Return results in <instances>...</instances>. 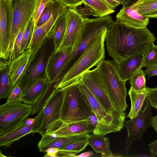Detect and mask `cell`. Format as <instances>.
<instances>
[{
    "mask_svg": "<svg viewBox=\"0 0 157 157\" xmlns=\"http://www.w3.org/2000/svg\"><path fill=\"white\" fill-rule=\"evenodd\" d=\"M65 14L66 27L63 41L58 48L73 46L81 31L84 19L77 11L75 8L67 7Z\"/></svg>",
    "mask_w": 157,
    "mask_h": 157,
    "instance_id": "cell-15",
    "label": "cell"
},
{
    "mask_svg": "<svg viewBox=\"0 0 157 157\" xmlns=\"http://www.w3.org/2000/svg\"><path fill=\"white\" fill-rule=\"evenodd\" d=\"M59 151V149L54 147H51L48 148L45 151L46 154L44 157H56V155Z\"/></svg>",
    "mask_w": 157,
    "mask_h": 157,
    "instance_id": "cell-42",
    "label": "cell"
},
{
    "mask_svg": "<svg viewBox=\"0 0 157 157\" xmlns=\"http://www.w3.org/2000/svg\"><path fill=\"white\" fill-rule=\"evenodd\" d=\"M148 149L151 156L155 157L157 155V139L148 145Z\"/></svg>",
    "mask_w": 157,
    "mask_h": 157,
    "instance_id": "cell-43",
    "label": "cell"
},
{
    "mask_svg": "<svg viewBox=\"0 0 157 157\" xmlns=\"http://www.w3.org/2000/svg\"><path fill=\"white\" fill-rule=\"evenodd\" d=\"M0 155H2L1 157H3V156L4 157H6V156L5 155H3L2 154L1 151H0Z\"/></svg>",
    "mask_w": 157,
    "mask_h": 157,
    "instance_id": "cell-51",
    "label": "cell"
},
{
    "mask_svg": "<svg viewBox=\"0 0 157 157\" xmlns=\"http://www.w3.org/2000/svg\"><path fill=\"white\" fill-rule=\"evenodd\" d=\"M88 144V141L87 139L70 144L59 149L75 151L78 153L84 150Z\"/></svg>",
    "mask_w": 157,
    "mask_h": 157,
    "instance_id": "cell-34",
    "label": "cell"
},
{
    "mask_svg": "<svg viewBox=\"0 0 157 157\" xmlns=\"http://www.w3.org/2000/svg\"><path fill=\"white\" fill-rule=\"evenodd\" d=\"M130 87L137 90L146 88L145 75L142 68L138 70L129 80Z\"/></svg>",
    "mask_w": 157,
    "mask_h": 157,
    "instance_id": "cell-30",
    "label": "cell"
},
{
    "mask_svg": "<svg viewBox=\"0 0 157 157\" xmlns=\"http://www.w3.org/2000/svg\"><path fill=\"white\" fill-rule=\"evenodd\" d=\"M43 108L34 118L33 124L31 125H25L13 131L0 136V147L4 148H11V145L21 137L30 133L33 135L37 131L40 127L43 113Z\"/></svg>",
    "mask_w": 157,
    "mask_h": 157,
    "instance_id": "cell-16",
    "label": "cell"
},
{
    "mask_svg": "<svg viewBox=\"0 0 157 157\" xmlns=\"http://www.w3.org/2000/svg\"><path fill=\"white\" fill-rule=\"evenodd\" d=\"M88 144L97 153H100L103 157H113L110 148L109 139L105 135H89L87 138Z\"/></svg>",
    "mask_w": 157,
    "mask_h": 157,
    "instance_id": "cell-21",
    "label": "cell"
},
{
    "mask_svg": "<svg viewBox=\"0 0 157 157\" xmlns=\"http://www.w3.org/2000/svg\"><path fill=\"white\" fill-rule=\"evenodd\" d=\"M151 125L154 128L157 134V115L152 117Z\"/></svg>",
    "mask_w": 157,
    "mask_h": 157,
    "instance_id": "cell-45",
    "label": "cell"
},
{
    "mask_svg": "<svg viewBox=\"0 0 157 157\" xmlns=\"http://www.w3.org/2000/svg\"><path fill=\"white\" fill-rule=\"evenodd\" d=\"M67 8L56 1L55 7L50 18L45 23L35 28L32 40L28 48L33 53L37 51L46 39L51 35L57 19L65 13Z\"/></svg>",
    "mask_w": 157,
    "mask_h": 157,
    "instance_id": "cell-12",
    "label": "cell"
},
{
    "mask_svg": "<svg viewBox=\"0 0 157 157\" xmlns=\"http://www.w3.org/2000/svg\"><path fill=\"white\" fill-rule=\"evenodd\" d=\"M55 0H51L47 4L38 19L36 26L45 23L50 18L55 7Z\"/></svg>",
    "mask_w": 157,
    "mask_h": 157,
    "instance_id": "cell-32",
    "label": "cell"
},
{
    "mask_svg": "<svg viewBox=\"0 0 157 157\" xmlns=\"http://www.w3.org/2000/svg\"><path fill=\"white\" fill-rule=\"evenodd\" d=\"M76 9L84 19H89V17L90 16L97 17L95 12L88 6L85 5L83 7L78 6L76 7Z\"/></svg>",
    "mask_w": 157,
    "mask_h": 157,
    "instance_id": "cell-37",
    "label": "cell"
},
{
    "mask_svg": "<svg viewBox=\"0 0 157 157\" xmlns=\"http://www.w3.org/2000/svg\"><path fill=\"white\" fill-rule=\"evenodd\" d=\"M66 17L64 13L58 18L53 27L51 35L55 50L60 47L63 41L66 31Z\"/></svg>",
    "mask_w": 157,
    "mask_h": 157,
    "instance_id": "cell-26",
    "label": "cell"
},
{
    "mask_svg": "<svg viewBox=\"0 0 157 157\" xmlns=\"http://www.w3.org/2000/svg\"><path fill=\"white\" fill-rule=\"evenodd\" d=\"M33 53L28 48L12 60L9 65L8 74L11 86L17 83L31 59Z\"/></svg>",
    "mask_w": 157,
    "mask_h": 157,
    "instance_id": "cell-18",
    "label": "cell"
},
{
    "mask_svg": "<svg viewBox=\"0 0 157 157\" xmlns=\"http://www.w3.org/2000/svg\"><path fill=\"white\" fill-rule=\"evenodd\" d=\"M151 106L146 98L144 107L136 116L130 120H125L124 127L127 129L128 136L124 145L125 151L129 150L132 143L140 140L147 129L151 125Z\"/></svg>",
    "mask_w": 157,
    "mask_h": 157,
    "instance_id": "cell-10",
    "label": "cell"
},
{
    "mask_svg": "<svg viewBox=\"0 0 157 157\" xmlns=\"http://www.w3.org/2000/svg\"><path fill=\"white\" fill-rule=\"evenodd\" d=\"M64 98L60 115L63 123L86 120L93 112L84 94L73 83L61 88Z\"/></svg>",
    "mask_w": 157,
    "mask_h": 157,
    "instance_id": "cell-6",
    "label": "cell"
},
{
    "mask_svg": "<svg viewBox=\"0 0 157 157\" xmlns=\"http://www.w3.org/2000/svg\"><path fill=\"white\" fill-rule=\"evenodd\" d=\"M131 102L130 111L127 116L132 119L137 116L144 105L147 95V88L139 90L130 87L128 92Z\"/></svg>",
    "mask_w": 157,
    "mask_h": 157,
    "instance_id": "cell-20",
    "label": "cell"
},
{
    "mask_svg": "<svg viewBox=\"0 0 157 157\" xmlns=\"http://www.w3.org/2000/svg\"><path fill=\"white\" fill-rule=\"evenodd\" d=\"M116 17V21L136 28L146 27L150 18L141 15L129 6H123Z\"/></svg>",
    "mask_w": 157,
    "mask_h": 157,
    "instance_id": "cell-17",
    "label": "cell"
},
{
    "mask_svg": "<svg viewBox=\"0 0 157 157\" xmlns=\"http://www.w3.org/2000/svg\"><path fill=\"white\" fill-rule=\"evenodd\" d=\"M83 4L90 7L98 17L109 15L115 11L108 3L104 0H82Z\"/></svg>",
    "mask_w": 157,
    "mask_h": 157,
    "instance_id": "cell-27",
    "label": "cell"
},
{
    "mask_svg": "<svg viewBox=\"0 0 157 157\" xmlns=\"http://www.w3.org/2000/svg\"><path fill=\"white\" fill-rule=\"evenodd\" d=\"M94 155L92 151H88L82 153L78 155H76L75 157H88Z\"/></svg>",
    "mask_w": 157,
    "mask_h": 157,
    "instance_id": "cell-47",
    "label": "cell"
},
{
    "mask_svg": "<svg viewBox=\"0 0 157 157\" xmlns=\"http://www.w3.org/2000/svg\"><path fill=\"white\" fill-rule=\"evenodd\" d=\"M113 21L110 15L84 19L81 31L72 47L71 52L66 64L56 79L55 83L59 82L88 47L104 30L110 27Z\"/></svg>",
    "mask_w": 157,
    "mask_h": 157,
    "instance_id": "cell-2",
    "label": "cell"
},
{
    "mask_svg": "<svg viewBox=\"0 0 157 157\" xmlns=\"http://www.w3.org/2000/svg\"><path fill=\"white\" fill-rule=\"evenodd\" d=\"M68 8H75L83 3L82 0H55Z\"/></svg>",
    "mask_w": 157,
    "mask_h": 157,
    "instance_id": "cell-39",
    "label": "cell"
},
{
    "mask_svg": "<svg viewBox=\"0 0 157 157\" xmlns=\"http://www.w3.org/2000/svg\"><path fill=\"white\" fill-rule=\"evenodd\" d=\"M109 114L117 110L113 107L102 83L97 67L89 70L79 79Z\"/></svg>",
    "mask_w": 157,
    "mask_h": 157,
    "instance_id": "cell-11",
    "label": "cell"
},
{
    "mask_svg": "<svg viewBox=\"0 0 157 157\" xmlns=\"http://www.w3.org/2000/svg\"><path fill=\"white\" fill-rule=\"evenodd\" d=\"M37 0H11L12 22L8 49L10 58L15 41L22 28L33 18Z\"/></svg>",
    "mask_w": 157,
    "mask_h": 157,
    "instance_id": "cell-8",
    "label": "cell"
},
{
    "mask_svg": "<svg viewBox=\"0 0 157 157\" xmlns=\"http://www.w3.org/2000/svg\"><path fill=\"white\" fill-rule=\"evenodd\" d=\"M126 6H130L143 16H147L157 10V0H141Z\"/></svg>",
    "mask_w": 157,
    "mask_h": 157,
    "instance_id": "cell-28",
    "label": "cell"
},
{
    "mask_svg": "<svg viewBox=\"0 0 157 157\" xmlns=\"http://www.w3.org/2000/svg\"><path fill=\"white\" fill-rule=\"evenodd\" d=\"M86 120L87 126L86 133H88L93 132L97 125V117L95 113H93L88 117Z\"/></svg>",
    "mask_w": 157,
    "mask_h": 157,
    "instance_id": "cell-38",
    "label": "cell"
},
{
    "mask_svg": "<svg viewBox=\"0 0 157 157\" xmlns=\"http://www.w3.org/2000/svg\"><path fill=\"white\" fill-rule=\"evenodd\" d=\"M97 67L104 88L114 108L124 112L128 106L126 82L121 78L117 64L113 60L103 59Z\"/></svg>",
    "mask_w": 157,
    "mask_h": 157,
    "instance_id": "cell-4",
    "label": "cell"
},
{
    "mask_svg": "<svg viewBox=\"0 0 157 157\" xmlns=\"http://www.w3.org/2000/svg\"><path fill=\"white\" fill-rule=\"evenodd\" d=\"M108 3L112 7L113 9H115L120 4L114 0H104Z\"/></svg>",
    "mask_w": 157,
    "mask_h": 157,
    "instance_id": "cell-46",
    "label": "cell"
},
{
    "mask_svg": "<svg viewBox=\"0 0 157 157\" xmlns=\"http://www.w3.org/2000/svg\"><path fill=\"white\" fill-rule=\"evenodd\" d=\"M144 54L132 56L117 65V70L122 80L126 82L139 69L141 65Z\"/></svg>",
    "mask_w": 157,
    "mask_h": 157,
    "instance_id": "cell-19",
    "label": "cell"
},
{
    "mask_svg": "<svg viewBox=\"0 0 157 157\" xmlns=\"http://www.w3.org/2000/svg\"><path fill=\"white\" fill-rule=\"evenodd\" d=\"M106 47L117 64L136 55L144 54L156 38L147 27L136 28L113 21L107 30Z\"/></svg>",
    "mask_w": 157,
    "mask_h": 157,
    "instance_id": "cell-1",
    "label": "cell"
},
{
    "mask_svg": "<svg viewBox=\"0 0 157 157\" xmlns=\"http://www.w3.org/2000/svg\"><path fill=\"white\" fill-rule=\"evenodd\" d=\"M157 65V45L153 44L148 48L144 55L141 68H147Z\"/></svg>",
    "mask_w": 157,
    "mask_h": 157,
    "instance_id": "cell-29",
    "label": "cell"
},
{
    "mask_svg": "<svg viewBox=\"0 0 157 157\" xmlns=\"http://www.w3.org/2000/svg\"><path fill=\"white\" fill-rule=\"evenodd\" d=\"M35 119L32 118H26L22 122L21 125L22 126L25 125H31L34 123Z\"/></svg>",
    "mask_w": 157,
    "mask_h": 157,
    "instance_id": "cell-44",
    "label": "cell"
},
{
    "mask_svg": "<svg viewBox=\"0 0 157 157\" xmlns=\"http://www.w3.org/2000/svg\"><path fill=\"white\" fill-rule=\"evenodd\" d=\"M64 98L61 88L56 89L43 108L42 121L37 132L42 136L52 132L63 124L60 115Z\"/></svg>",
    "mask_w": 157,
    "mask_h": 157,
    "instance_id": "cell-9",
    "label": "cell"
},
{
    "mask_svg": "<svg viewBox=\"0 0 157 157\" xmlns=\"http://www.w3.org/2000/svg\"><path fill=\"white\" fill-rule=\"evenodd\" d=\"M109 28L104 30L88 47L59 82L55 85L56 88H62L75 82L90 68L104 59L105 42Z\"/></svg>",
    "mask_w": 157,
    "mask_h": 157,
    "instance_id": "cell-3",
    "label": "cell"
},
{
    "mask_svg": "<svg viewBox=\"0 0 157 157\" xmlns=\"http://www.w3.org/2000/svg\"><path fill=\"white\" fill-rule=\"evenodd\" d=\"M54 50V45L51 35L37 51L33 53L29 64L17 83L24 95L38 79L46 77V67Z\"/></svg>",
    "mask_w": 157,
    "mask_h": 157,
    "instance_id": "cell-5",
    "label": "cell"
},
{
    "mask_svg": "<svg viewBox=\"0 0 157 157\" xmlns=\"http://www.w3.org/2000/svg\"><path fill=\"white\" fill-rule=\"evenodd\" d=\"M34 29V23L32 19L28 22L23 34L20 46V54L29 48L32 40Z\"/></svg>",
    "mask_w": 157,
    "mask_h": 157,
    "instance_id": "cell-31",
    "label": "cell"
},
{
    "mask_svg": "<svg viewBox=\"0 0 157 157\" xmlns=\"http://www.w3.org/2000/svg\"><path fill=\"white\" fill-rule=\"evenodd\" d=\"M147 17H148L149 18H153L157 19V10L152 12Z\"/></svg>",
    "mask_w": 157,
    "mask_h": 157,
    "instance_id": "cell-48",
    "label": "cell"
},
{
    "mask_svg": "<svg viewBox=\"0 0 157 157\" xmlns=\"http://www.w3.org/2000/svg\"><path fill=\"white\" fill-rule=\"evenodd\" d=\"M24 96L20 87L17 84L14 86L10 94L7 98L6 102H22Z\"/></svg>",
    "mask_w": 157,
    "mask_h": 157,
    "instance_id": "cell-35",
    "label": "cell"
},
{
    "mask_svg": "<svg viewBox=\"0 0 157 157\" xmlns=\"http://www.w3.org/2000/svg\"><path fill=\"white\" fill-rule=\"evenodd\" d=\"M143 0H127L124 5L125 6L129 5L131 4L134 3L137 1Z\"/></svg>",
    "mask_w": 157,
    "mask_h": 157,
    "instance_id": "cell-49",
    "label": "cell"
},
{
    "mask_svg": "<svg viewBox=\"0 0 157 157\" xmlns=\"http://www.w3.org/2000/svg\"><path fill=\"white\" fill-rule=\"evenodd\" d=\"M33 106L22 102H8L0 106V136L20 128L31 115Z\"/></svg>",
    "mask_w": 157,
    "mask_h": 157,
    "instance_id": "cell-7",
    "label": "cell"
},
{
    "mask_svg": "<svg viewBox=\"0 0 157 157\" xmlns=\"http://www.w3.org/2000/svg\"><path fill=\"white\" fill-rule=\"evenodd\" d=\"M51 0H37L35 10L32 18L34 28L37 25L38 19L47 4Z\"/></svg>",
    "mask_w": 157,
    "mask_h": 157,
    "instance_id": "cell-33",
    "label": "cell"
},
{
    "mask_svg": "<svg viewBox=\"0 0 157 157\" xmlns=\"http://www.w3.org/2000/svg\"><path fill=\"white\" fill-rule=\"evenodd\" d=\"M10 63L9 60L0 58V99L7 98L13 88L11 85L8 74Z\"/></svg>",
    "mask_w": 157,
    "mask_h": 157,
    "instance_id": "cell-22",
    "label": "cell"
},
{
    "mask_svg": "<svg viewBox=\"0 0 157 157\" xmlns=\"http://www.w3.org/2000/svg\"><path fill=\"white\" fill-rule=\"evenodd\" d=\"M118 2L120 4H122L123 6H124L125 4V3L127 0H114Z\"/></svg>",
    "mask_w": 157,
    "mask_h": 157,
    "instance_id": "cell-50",
    "label": "cell"
},
{
    "mask_svg": "<svg viewBox=\"0 0 157 157\" xmlns=\"http://www.w3.org/2000/svg\"><path fill=\"white\" fill-rule=\"evenodd\" d=\"M86 120L67 124L63 123L60 127L52 132L62 136L75 135L86 133Z\"/></svg>",
    "mask_w": 157,
    "mask_h": 157,
    "instance_id": "cell-25",
    "label": "cell"
},
{
    "mask_svg": "<svg viewBox=\"0 0 157 157\" xmlns=\"http://www.w3.org/2000/svg\"><path fill=\"white\" fill-rule=\"evenodd\" d=\"M146 88L147 90L146 99L151 107L157 109V87L153 88Z\"/></svg>",
    "mask_w": 157,
    "mask_h": 157,
    "instance_id": "cell-36",
    "label": "cell"
},
{
    "mask_svg": "<svg viewBox=\"0 0 157 157\" xmlns=\"http://www.w3.org/2000/svg\"><path fill=\"white\" fill-rule=\"evenodd\" d=\"M77 153L75 151H67L59 149V151L56 155V157H75L76 155V154Z\"/></svg>",
    "mask_w": 157,
    "mask_h": 157,
    "instance_id": "cell-41",
    "label": "cell"
},
{
    "mask_svg": "<svg viewBox=\"0 0 157 157\" xmlns=\"http://www.w3.org/2000/svg\"><path fill=\"white\" fill-rule=\"evenodd\" d=\"M48 84L46 77L38 79L24 96L22 102L33 105L41 97Z\"/></svg>",
    "mask_w": 157,
    "mask_h": 157,
    "instance_id": "cell-23",
    "label": "cell"
},
{
    "mask_svg": "<svg viewBox=\"0 0 157 157\" xmlns=\"http://www.w3.org/2000/svg\"><path fill=\"white\" fill-rule=\"evenodd\" d=\"M12 22L11 0H0V57L5 60L8 59Z\"/></svg>",
    "mask_w": 157,
    "mask_h": 157,
    "instance_id": "cell-13",
    "label": "cell"
},
{
    "mask_svg": "<svg viewBox=\"0 0 157 157\" xmlns=\"http://www.w3.org/2000/svg\"><path fill=\"white\" fill-rule=\"evenodd\" d=\"M72 49V46H68L54 50L45 69L46 78L49 84L55 85V80L66 64Z\"/></svg>",
    "mask_w": 157,
    "mask_h": 157,
    "instance_id": "cell-14",
    "label": "cell"
},
{
    "mask_svg": "<svg viewBox=\"0 0 157 157\" xmlns=\"http://www.w3.org/2000/svg\"><path fill=\"white\" fill-rule=\"evenodd\" d=\"M145 74L147 76L148 78L155 75H157V65L151 66L144 71Z\"/></svg>",
    "mask_w": 157,
    "mask_h": 157,
    "instance_id": "cell-40",
    "label": "cell"
},
{
    "mask_svg": "<svg viewBox=\"0 0 157 157\" xmlns=\"http://www.w3.org/2000/svg\"><path fill=\"white\" fill-rule=\"evenodd\" d=\"M89 135L88 133L85 132L75 135L66 136L58 135V136L56 138L43 147L40 151L45 152L47 149L51 147H54L59 149H62L70 144L87 139Z\"/></svg>",
    "mask_w": 157,
    "mask_h": 157,
    "instance_id": "cell-24",
    "label": "cell"
}]
</instances>
